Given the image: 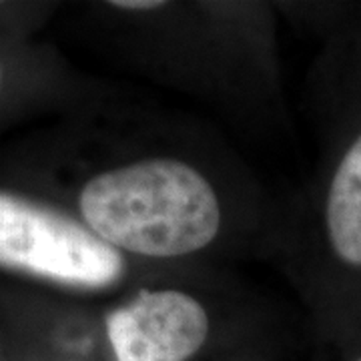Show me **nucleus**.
<instances>
[{"label":"nucleus","mask_w":361,"mask_h":361,"mask_svg":"<svg viewBox=\"0 0 361 361\" xmlns=\"http://www.w3.org/2000/svg\"><path fill=\"white\" fill-rule=\"evenodd\" d=\"M249 211L239 175L179 137L129 139L77 193L78 219L139 267L193 265L235 249L253 225Z\"/></svg>","instance_id":"1"},{"label":"nucleus","mask_w":361,"mask_h":361,"mask_svg":"<svg viewBox=\"0 0 361 361\" xmlns=\"http://www.w3.org/2000/svg\"><path fill=\"white\" fill-rule=\"evenodd\" d=\"M0 267L87 293L133 285L142 269L77 215L8 191H0Z\"/></svg>","instance_id":"2"},{"label":"nucleus","mask_w":361,"mask_h":361,"mask_svg":"<svg viewBox=\"0 0 361 361\" xmlns=\"http://www.w3.org/2000/svg\"><path fill=\"white\" fill-rule=\"evenodd\" d=\"M219 310L195 283L147 277L104 313L115 361H191L209 343Z\"/></svg>","instance_id":"3"},{"label":"nucleus","mask_w":361,"mask_h":361,"mask_svg":"<svg viewBox=\"0 0 361 361\" xmlns=\"http://www.w3.org/2000/svg\"><path fill=\"white\" fill-rule=\"evenodd\" d=\"M319 219L331 255L349 269H361V130L339 153L325 180Z\"/></svg>","instance_id":"4"},{"label":"nucleus","mask_w":361,"mask_h":361,"mask_svg":"<svg viewBox=\"0 0 361 361\" xmlns=\"http://www.w3.org/2000/svg\"><path fill=\"white\" fill-rule=\"evenodd\" d=\"M355 361H361V357H357V360H355Z\"/></svg>","instance_id":"5"}]
</instances>
